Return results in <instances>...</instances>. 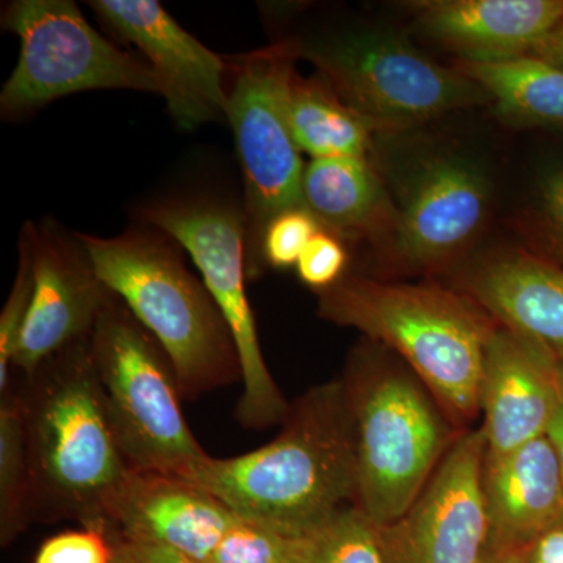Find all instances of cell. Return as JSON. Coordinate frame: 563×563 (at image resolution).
Instances as JSON below:
<instances>
[{"label": "cell", "instance_id": "obj_24", "mask_svg": "<svg viewBox=\"0 0 563 563\" xmlns=\"http://www.w3.org/2000/svg\"><path fill=\"white\" fill-rule=\"evenodd\" d=\"M291 563H385L379 528L355 506L298 539Z\"/></svg>", "mask_w": 563, "mask_h": 563}, {"label": "cell", "instance_id": "obj_28", "mask_svg": "<svg viewBox=\"0 0 563 563\" xmlns=\"http://www.w3.org/2000/svg\"><path fill=\"white\" fill-rule=\"evenodd\" d=\"M347 263L350 254L343 240L321 229L307 243L306 250L296 263V273L302 284L320 292L343 279Z\"/></svg>", "mask_w": 563, "mask_h": 563}, {"label": "cell", "instance_id": "obj_9", "mask_svg": "<svg viewBox=\"0 0 563 563\" xmlns=\"http://www.w3.org/2000/svg\"><path fill=\"white\" fill-rule=\"evenodd\" d=\"M2 27L21 41L20 60L0 92L3 118L80 91L165 95L150 63L96 32L73 0H14L3 7Z\"/></svg>", "mask_w": 563, "mask_h": 563}, {"label": "cell", "instance_id": "obj_35", "mask_svg": "<svg viewBox=\"0 0 563 563\" xmlns=\"http://www.w3.org/2000/svg\"><path fill=\"white\" fill-rule=\"evenodd\" d=\"M483 563H529L528 550L488 551Z\"/></svg>", "mask_w": 563, "mask_h": 563}, {"label": "cell", "instance_id": "obj_27", "mask_svg": "<svg viewBox=\"0 0 563 563\" xmlns=\"http://www.w3.org/2000/svg\"><path fill=\"white\" fill-rule=\"evenodd\" d=\"M321 229L320 222L314 220L313 214L303 207L284 211L269 222L263 235V265L276 269L296 266L307 243Z\"/></svg>", "mask_w": 563, "mask_h": 563}, {"label": "cell", "instance_id": "obj_29", "mask_svg": "<svg viewBox=\"0 0 563 563\" xmlns=\"http://www.w3.org/2000/svg\"><path fill=\"white\" fill-rule=\"evenodd\" d=\"M114 550L103 526H84L51 537L33 563H113Z\"/></svg>", "mask_w": 563, "mask_h": 563}, {"label": "cell", "instance_id": "obj_18", "mask_svg": "<svg viewBox=\"0 0 563 563\" xmlns=\"http://www.w3.org/2000/svg\"><path fill=\"white\" fill-rule=\"evenodd\" d=\"M461 291L498 324L563 357V263L526 250L496 252L465 273Z\"/></svg>", "mask_w": 563, "mask_h": 563}, {"label": "cell", "instance_id": "obj_20", "mask_svg": "<svg viewBox=\"0 0 563 563\" xmlns=\"http://www.w3.org/2000/svg\"><path fill=\"white\" fill-rule=\"evenodd\" d=\"M303 209L324 231L343 240H365L385 247L398 222L379 172L369 158H321L306 165Z\"/></svg>", "mask_w": 563, "mask_h": 563}, {"label": "cell", "instance_id": "obj_22", "mask_svg": "<svg viewBox=\"0 0 563 563\" xmlns=\"http://www.w3.org/2000/svg\"><path fill=\"white\" fill-rule=\"evenodd\" d=\"M454 68L479 85L510 124L563 128V69L532 55L498 63L459 60Z\"/></svg>", "mask_w": 563, "mask_h": 563}, {"label": "cell", "instance_id": "obj_31", "mask_svg": "<svg viewBox=\"0 0 563 563\" xmlns=\"http://www.w3.org/2000/svg\"><path fill=\"white\" fill-rule=\"evenodd\" d=\"M540 218L563 261V166L548 173L540 184Z\"/></svg>", "mask_w": 563, "mask_h": 563}, {"label": "cell", "instance_id": "obj_8", "mask_svg": "<svg viewBox=\"0 0 563 563\" xmlns=\"http://www.w3.org/2000/svg\"><path fill=\"white\" fill-rule=\"evenodd\" d=\"M295 41L285 38L229 62L231 122L244 181L247 277L265 268L262 243L266 228L284 211L301 209V151L288 124L287 101L295 63Z\"/></svg>", "mask_w": 563, "mask_h": 563}, {"label": "cell", "instance_id": "obj_26", "mask_svg": "<svg viewBox=\"0 0 563 563\" xmlns=\"http://www.w3.org/2000/svg\"><path fill=\"white\" fill-rule=\"evenodd\" d=\"M298 539L236 517L209 563H291Z\"/></svg>", "mask_w": 563, "mask_h": 563}, {"label": "cell", "instance_id": "obj_14", "mask_svg": "<svg viewBox=\"0 0 563 563\" xmlns=\"http://www.w3.org/2000/svg\"><path fill=\"white\" fill-rule=\"evenodd\" d=\"M99 22L118 40L133 44L161 76L166 106L176 124L192 131L225 117L229 62L174 20L155 0H92Z\"/></svg>", "mask_w": 563, "mask_h": 563}, {"label": "cell", "instance_id": "obj_36", "mask_svg": "<svg viewBox=\"0 0 563 563\" xmlns=\"http://www.w3.org/2000/svg\"><path fill=\"white\" fill-rule=\"evenodd\" d=\"M554 372L555 379H558L559 388H561V393L563 396V357L554 358Z\"/></svg>", "mask_w": 563, "mask_h": 563}, {"label": "cell", "instance_id": "obj_15", "mask_svg": "<svg viewBox=\"0 0 563 563\" xmlns=\"http://www.w3.org/2000/svg\"><path fill=\"white\" fill-rule=\"evenodd\" d=\"M561 401L553 355L496 322L479 380L485 454H507L547 435Z\"/></svg>", "mask_w": 563, "mask_h": 563}, {"label": "cell", "instance_id": "obj_13", "mask_svg": "<svg viewBox=\"0 0 563 563\" xmlns=\"http://www.w3.org/2000/svg\"><path fill=\"white\" fill-rule=\"evenodd\" d=\"M33 299L13 368L31 377L47 358L90 335L111 299L79 232L44 218L33 229Z\"/></svg>", "mask_w": 563, "mask_h": 563}, {"label": "cell", "instance_id": "obj_19", "mask_svg": "<svg viewBox=\"0 0 563 563\" xmlns=\"http://www.w3.org/2000/svg\"><path fill=\"white\" fill-rule=\"evenodd\" d=\"M483 493L488 551L528 550L563 515L562 474L550 439L496 457L485 454Z\"/></svg>", "mask_w": 563, "mask_h": 563}, {"label": "cell", "instance_id": "obj_4", "mask_svg": "<svg viewBox=\"0 0 563 563\" xmlns=\"http://www.w3.org/2000/svg\"><path fill=\"white\" fill-rule=\"evenodd\" d=\"M79 236L103 284L168 355L181 398H199L242 380L231 329L172 236L150 224L110 239Z\"/></svg>", "mask_w": 563, "mask_h": 563}, {"label": "cell", "instance_id": "obj_23", "mask_svg": "<svg viewBox=\"0 0 563 563\" xmlns=\"http://www.w3.org/2000/svg\"><path fill=\"white\" fill-rule=\"evenodd\" d=\"M27 439L21 388L13 385L2 391L0 402V539L9 544L29 525Z\"/></svg>", "mask_w": 563, "mask_h": 563}, {"label": "cell", "instance_id": "obj_30", "mask_svg": "<svg viewBox=\"0 0 563 563\" xmlns=\"http://www.w3.org/2000/svg\"><path fill=\"white\" fill-rule=\"evenodd\" d=\"M114 554L122 563H209L174 550L166 544L131 539L106 529Z\"/></svg>", "mask_w": 563, "mask_h": 563}, {"label": "cell", "instance_id": "obj_2", "mask_svg": "<svg viewBox=\"0 0 563 563\" xmlns=\"http://www.w3.org/2000/svg\"><path fill=\"white\" fill-rule=\"evenodd\" d=\"M90 336L52 355L20 387L31 523L73 518L102 526L103 507L132 472L111 424Z\"/></svg>", "mask_w": 563, "mask_h": 563}, {"label": "cell", "instance_id": "obj_12", "mask_svg": "<svg viewBox=\"0 0 563 563\" xmlns=\"http://www.w3.org/2000/svg\"><path fill=\"white\" fill-rule=\"evenodd\" d=\"M490 199V181L481 166L462 155H432L407 184L385 262L404 273L451 265L483 231Z\"/></svg>", "mask_w": 563, "mask_h": 563}, {"label": "cell", "instance_id": "obj_32", "mask_svg": "<svg viewBox=\"0 0 563 563\" xmlns=\"http://www.w3.org/2000/svg\"><path fill=\"white\" fill-rule=\"evenodd\" d=\"M529 563H563V515L528 548Z\"/></svg>", "mask_w": 563, "mask_h": 563}, {"label": "cell", "instance_id": "obj_6", "mask_svg": "<svg viewBox=\"0 0 563 563\" xmlns=\"http://www.w3.org/2000/svg\"><path fill=\"white\" fill-rule=\"evenodd\" d=\"M90 343L111 424L133 472L179 476L209 455L185 420L172 361L117 296Z\"/></svg>", "mask_w": 563, "mask_h": 563}, {"label": "cell", "instance_id": "obj_25", "mask_svg": "<svg viewBox=\"0 0 563 563\" xmlns=\"http://www.w3.org/2000/svg\"><path fill=\"white\" fill-rule=\"evenodd\" d=\"M33 229L35 222L27 221L20 233V262L9 299L0 314V393L11 384V368L20 344L25 321L31 312L33 287Z\"/></svg>", "mask_w": 563, "mask_h": 563}, {"label": "cell", "instance_id": "obj_34", "mask_svg": "<svg viewBox=\"0 0 563 563\" xmlns=\"http://www.w3.org/2000/svg\"><path fill=\"white\" fill-rule=\"evenodd\" d=\"M547 437L550 439L551 444H553L555 455H558L563 483V396L558 410H555L553 420H551L550 428H548Z\"/></svg>", "mask_w": 563, "mask_h": 563}, {"label": "cell", "instance_id": "obj_37", "mask_svg": "<svg viewBox=\"0 0 563 563\" xmlns=\"http://www.w3.org/2000/svg\"><path fill=\"white\" fill-rule=\"evenodd\" d=\"M113 563H122L120 559L117 558V554H114V562Z\"/></svg>", "mask_w": 563, "mask_h": 563}, {"label": "cell", "instance_id": "obj_16", "mask_svg": "<svg viewBox=\"0 0 563 563\" xmlns=\"http://www.w3.org/2000/svg\"><path fill=\"white\" fill-rule=\"evenodd\" d=\"M235 515L198 485L169 474L132 472L103 507L102 526L209 562Z\"/></svg>", "mask_w": 563, "mask_h": 563}, {"label": "cell", "instance_id": "obj_11", "mask_svg": "<svg viewBox=\"0 0 563 563\" xmlns=\"http://www.w3.org/2000/svg\"><path fill=\"white\" fill-rule=\"evenodd\" d=\"M483 428L459 433L406 514L379 528L385 563H483L488 520Z\"/></svg>", "mask_w": 563, "mask_h": 563}, {"label": "cell", "instance_id": "obj_3", "mask_svg": "<svg viewBox=\"0 0 563 563\" xmlns=\"http://www.w3.org/2000/svg\"><path fill=\"white\" fill-rule=\"evenodd\" d=\"M318 314L395 351L459 432L479 409L485 344L496 321L461 290L344 274L318 292Z\"/></svg>", "mask_w": 563, "mask_h": 563}, {"label": "cell", "instance_id": "obj_33", "mask_svg": "<svg viewBox=\"0 0 563 563\" xmlns=\"http://www.w3.org/2000/svg\"><path fill=\"white\" fill-rule=\"evenodd\" d=\"M532 57L563 69V18L532 52Z\"/></svg>", "mask_w": 563, "mask_h": 563}, {"label": "cell", "instance_id": "obj_17", "mask_svg": "<svg viewBox=\"0 0 563 563\" xmlns=\"http://www.w3.org/2000/svg\"><path fill=\"white\" fill-rule=\"evenodd\" d=\"M429 38L461 62L529 57L563 18V0H422L410 3Z\"/></svg>", "mask_w": 563, "mask_h": 563}, {"label": "cell", "instance_id": "obj_1", "mask_svg": "<svg viewBox=\"0 0 563 563\" xmlns=\"http://www.w3.org/2000/svg\"><path fill=\"white\" fill-rule=\"evenodd\" d=\"M235 517L302 539L355 506L354 439L342 379L317 385L291 406L273 442L236 457L207 455L179 474Z\"/></svg>", "mask_w": 563, "mask_h": 563}, {"label": "cell", "instance_id": "obj_7", "mask_svg": "<svg viewBox=\"0 0 563 563\" xmlns=\"http://www.w3.org/2000/svg\"><path fill=\"white\" fill-rule=\"evenodd\" d=\"M292 41L299 58L312 63L373 133L407 131L490 102L479 85L432 62L399 33L352 31Z\"/></svg>", "mask_w": 563, "mask_h": 563}, {"label": "cell", "instance_id": "obj_5", "mask_svg": "<svg viewBox=\"0 0 563 563\" xmlns=\"http://www.w3.org/2000/svg\"><path fill=\"white\" fill-rule=\"evenodd\" d=\"M374 344L354 351L342 380L354 439L355 507L383 528L409 510L461 432L412 369Z\"/></svg>", "mask_w": 563, "mask_h": 563}, {"label": "cell", "instance_id": "obj_10", "mask_svg": "<svg viewBox=\"0 0 563 563\" xmlns=\"http://www.w3.org/2000/svg\"><path fill=\"white\" fill-rule=\"evenodd\" d=\"M140 217L191 255L231 329L242 365L239 421L247 429L284 424L291 406L266 366L257 322L247 299L243 209L214 196H181L141 207Z\"/></svg>", "mask_w": 563, "mask_h": 563}, {"label": "cell", "instance_id": "obj_21", "mask_svg": "<svg viewBox=\"0 0 563 563\" xmlns=\"http://www.w3.org/2000/svg\"><path fill=\"white\" fill-rule=\"evenodd\" d=\"M288 124L299 151L312 161L369 158L373 131L332 90L320 74L292 76L287 101Z\"/></svg>", "mask_w": 563, "mask_h": 563}]
</instances>
